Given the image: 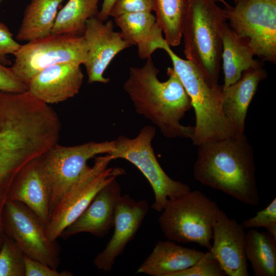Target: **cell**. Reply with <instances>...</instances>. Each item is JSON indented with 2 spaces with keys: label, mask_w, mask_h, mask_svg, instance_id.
Masks as SVG:
<instances>
[{
  "label": "cell",
  "mask_w": 276,
  "mask_h": 276,
  "mask_svg": "<svg viewBox=\"0 0 276 276\" xmlns=\"http://www.w3.org/2000/svg\"><path fill=\"white\" fill-rule=\"evenodd\" d=\"M266 77V71L261 63L244 71L235 83L222 87L223 112L237 132L244 133L248 107L259 83Z\"/></svg>",
  "instance_id": "18"
},
{
  "label": "cell",
  "mask_w": 276,
  "mask_h": 276,
  "mask_svg": "<svg viewBox=\"0 0 276 276\" xmlns=\"http://www.w3.org/2000/svg\"><path fill=\"white\" fill-rule=\"evenodd\" d=\"M24 256L13 239H5L0 248V276H25Z\"/></svg>",
  "instance_id": "27"
},
{
  "label": "cell",
  "mask_w": 276,
  "mask_h": 276,
  "mask_svg": "<svg viewBox=\"0 0 276 276\" xmlns=\"http://www.w3.org/2000/svg\"><path fill=\"white\" fill-rule=\"evenodd\" d=\"M160 49L170 58L172 67L191 99L196 120L191 138L193 144L198 146L236 133L223 112L222 86L214 82L191 61L179 57L166 40Z\"/></svg>",
  "instance_id": "3"
},
{
  "label": "cell",
  "mask_w": 276,
  "mask_h": 276,
  "mask_svg": "<svg viewBox=\"0 0 276 276\" xmlns=\"http://www.w3.org/2000/svg\"><path fill=\"white\" fill-rule=\"evenodd\" d=\"M112 160L109 154L96 156L93 166H89L62 196L46 226L48 237L52 241H56L103 187L125 173L122 168L108 167Z\"/></svg>",
  "instance_id": "9"
},
{
  "label": "cell",
  "mask_w": 276,
  "mask_h": 276,
  "mask_svg": "<svg viewBox=\"0 0 276 276\" xmlns=\"http://www.w3.org/2000/svg\"><path fill=\"white\" fill-rule=\"evenodd\" d=\"M0 91L9 93H23L27 86L16 75L11 67L0 62Z\"/></svg>",
  "instance_id": "31"
},
{
  "label": "cell",
  "mask_w": 276,
  "mask_h": 276,
  "mask_svg": "<svg viewBox=\"0 0 276 276\" xmlns=\"http://www.w3.org/2000/svg\"><path fill=\"white\" fill-rule=\"evenodd\" d=\"M63 1L31 0L24 11L16 39L30 41L51 34L58 7Z\"/></svg>",
  "instance_id": "23"
},
{
  "label": "cell",
  "mask_w": 276,
  "mask_h": 276,
  "mask_svg": "<svg viewBox=\"0 0 276 276\" xmlns=\"http://www.w3.org/2000/svg\"><path fill=\"white\" fill-rule=\"evenodd\" d=\"M1 1V0H0V2Z\"/></svg>",
  "instance_id": "36"
},
{
  "label": "cell",
  "mask_w": 276,
  "mask_h": 276,
  "mask_svg": "<svg viewBox=\"0 0 276 276\" xmlns=\"http://www.w3.org/2000/svg\"><path fill=\"white\" fill-rule=\"evenodd\" d=\"M121 195V186L114 179L97 193L80 216L62 231L60 237L67 239L82 233L99 238L106 235L113 227L116 209Z\"/></svg>",
  "instance_id": "16"
},
{
  "label": "cell",
  "mask_w": 276,
  "mask_h": 276,
  "mask_svg": "<svg viewBox=\"0 0 276 276\" xmlns=\"http://www.w3.org/2000/svg\"><path fill=\"white\" fill-rule=\"evenodd\" d=\"M156 22L170 47L178 45L182 38V27L187 0H154Z\"/></svg>",
  "instance_id": "26"
},
{
  "label": "cell",
  "mask_w": 276,
  "mask_h": 276,
  "mask_svg": "<svg viewBox=\"0 0 276 276\" xmlns=\"http://www.w3.org/2000/svg\"><path fill=\"white\" fill-rule=\"evenodd\" d=\"M218 261L209 251L192 266L172 276H226Z\"/></svg>",
  "instance_id": "28"
},
{
  "label": "cell",
  "mask_w": 276,
  "mask_h": 276,
  "mask_svg": "<svg viewBox=\"0 0 276 276\" xmlns=\"http://www.w3.org/2000/svg\"><path fill=\"white\" fill-rule=\"evenodd\" d=\"M159 70L151 57L142 66H130L123 88L135 112L157 126L166 138L191 139L194 126L180 123L192 108L191 99L173 67L167 69L168 79L160 81Z\"/></svg>",
  "instance_id": "1"
},
{
  "label": "cell",
  "mask_w": 276,
  "mask_h": 276,
  "mask_svg": "<svg viewBox=\"0 0 276 276\" xmlns=\"http://www.w3.org/2000/svg\"><path fill=\"white\" fill-rule=\"evenodd\" d=\"M242 225L245 228L265 227L267 232L276 239V198L252 217L245 220Z\"/></svg>",
  "instance_id": "29"
},
{
  "label": "cell",
  "mask_w": 276,
  "mask_h": 276,
  "mask_svg": "<svg viewBox=\"0 0 276 276\" xmlns=\"http://www.w3.org/2000/svg\"><path fill=\"white\" fill-rule=\"evenodd\" d=\"M25 276H71L68 271L58 272L48 265L24 256Z\"/></svg>",
  "instance_id": "33"
},
{
  "label": "cell",
  "mask_w": 276,
  "mask_h": 276,
  "mask_svg": "<svg viewBox=\"0 0 276 276\" xmlns=\"http://www.w3.org/2000/svg\"><path fill=\"white\" fill-rule=\"evenodd\" d=\"M245 228L219 209L213 228L209 250L228 276H249L245 255Z\"/></svg>",
  "instance_id": "14"
},
{
  "label": "cell",
  "mask_w": 276,
  "mask_h": 276,
  "mask_svg": "<svg viewBox=\"0 0 276 276\" xmlns=\"http://www.w3.org/2000/svg\"><path fill=\"white\" fill-rule=\"evenodd\" d=\"M215 2H219L222 3L224 6L226 5L227 3L225 1V0H214Z\"/></svg>",
  "instance_id": "35"
},
{
  "label": "cell",
  "mask_w": 276,
  "mask_h": 276,
  "mask_svg": "<svg viewBox=\"0 0 276 276\" xmlns=\"http://www.w3.org/2000/svg\"><path fill=\"white\" fill-rule=\"evenodd\" d=\"M205 252L183 247L170 240L157 242L151 254L136 270V274L172 276L197 262Z\"/></svg>",
  "instance_id": "20"
},
{
  "label": "cell",
  "mask_w": 276,
  "mask_h": 276,
  "mask_svg": "<svg viewBox=\"0 0 276 276\" xmlns=\"http://www.w3.org/2000/svg\"><path fill=\"white\" fill-rule=\"evenodd\" d=\"M245 255L255 276L276 275V239L268 232L248 229Z\"/></svg>",
  "instance_id": "24"
},
{
  "label": "cell",
  "mask_w": 276,
  "mask_h": 276,
  "mask_svg": "<svg viewBox=\"0 0 276 276\" xmlns=\"http://www.w3.org/2000/svg\"><path fill=\"white\" fill-rule=\"evenodd\" d=\"M226 23L224 9L214 0H187L181 33L185 55L216 83Z\"/></svg>",
  "instance_id": "4"
},
{
  "label": "cell",
  "mask_w": 276,
  "mask_h": 276,
  "mask_svg": "<svg viewBox=\"0 0 276 276\" xmlns=\"http://www.w3.org/2000/svg\"><path fill=\"white\" fill-rule=\"evenodd\" d=\"M14 55L11 68L27 86L33 77L50 66L63 63L84 64L87 46L83 36L51 33L21 45Z\"/></svg>",
  "instance_id": "10"
},
{
  "label": "cell",
  "mask_w": 276,
  "mask_h": 276,
  "mask_svg": "<svg viewBox=\"0 0 276 276\" xmlns=\"http://www.w3.org/2000/svg\"><path fill=\"white\" fill-rule=\"evenodd\" d=\"M198 147L193 167L196 180L245 204H259L254 150L245 133L236 132Z\"/></svg>",
  "instance_id": "2"
},
{
  "label": "cell",
  "mask_w": 276,
  "mask_h": 276,
  "mask_svg": "<svg viewBox=\"0 0 276 276\" xmlns=\"http://www.w3.org/2000/svg\"><path fill=\"white\" fill-rule=\"evenodd\" d=\"M81 65L63 63L41 70L27 84V91L47 104L66 101L77 95L84 75Z\"/></svg>",
  "instance_id": "15"
},
{
  "label": "cell",
  "mask_w": 276,
  "mask_h": 276,
  "mask_svg": "<svg viewBox=\"0 0 276 276\" xmlns=\"http://www.w3.org/2000/svg\"><path fill=\"white\" fill-rule=\"evenodd\" d=\"M21 44L13 37V34L8 27L0 21V62L8 65L10 61L7 56L14 55L19 50Z\"/></svg>",
  "instance_id": "32"
},
{
  "label": "cell",
  "mask_w": 276,
  "mask_h": 276,
  "mask_svg": "<svg viewBox=\"0 0 276 276\" xmlns=\"http://www.w3.org/2000/svg\"><path fill=\"white\" fill-rule=\"evenodd\" d=\"M39 157L30 162L18 174L11 187L9 200L25 204L46 226L51 217V192Z\"/></svg>",
  "instance_id": "17"
},
{
  "label": "cell",
  "mask_w": 276,
  "mask_h": 276,
  "mask_svg": "<svg viewBox=\"0 0 276 276\" xmlns=\"http://www.w3.org/2000/svg\"><path fill=\"white\" fill-rule=\"evenodd\" d=\"M155 134V128L148 125L134 138L120 135L114 140V149L109 154L112 160L121 158L129 162L141 172L154 192L152 208L161 212L169 200L177 198L191 190L187 185L170 178L160 166L152 146Z\"/></svg>",
  "instance_id": "6"
},
{
  "label": "cell",
  "mask_w": 276,
  "mask_h": 276,
  "mask_svg": "<svg viewBox=\"0 0 276 276\" xmlns=\"http://www.w3.org/2000/svg\"><path fill=\"white\" fill-rule=\"evenodd\" d=\"M148 211L146 200L136 201L128 195H121L116 209L113 234L104 249L94 260L98 270L111 271L116 258L134 238Z\"/></svg>",
  "instance_id": "13"
},
{
  "label": "cell",
  "mask_w": 276,
  "mask_h": 276,
  "mask_svg": "<svg viewBox=\"0 0 276 276\" xmlns=\"http://www.w3.org/2000/svg\"><path fill=\"white\" fill-rule=\"evenodd\" d=\"M83 37L87 46L85 66L89 84H107L110 79L104 77L106 68L120 52L131 47L114 29L111 20L103 21L97 16L86 22Z\"/></svg>",
  "instance_id": "12"
},
{
  "label": "cell",
  "mask_w": 276,
  "mask_h": 276,
  "mask_svg": "<svg viewBox=\"0 0 276 276\" xmlns=\"http://www.w3.org/2000/svg\"><path fill=\"white\" fill-rule=\"evenodd\" d=\"M220 208L199 190L189 191L169 200L158 218L168 240L177 243H195L209 251L213 228Z\"/></svg>",
  "instance_id": "5"
},
{
  "label": "cell",
  "mask_w": 276,
  "mask_h": 276,
  "mask_svg": "<svg viewBox=\"0 0 276 276\" xmlns=\"http://www.w3.org/2000/svg\"><path fill=\"white\" fill-rule=\"evenodd\" d=\"M155 11L154 0H116L109 16L115 18L132 13L152 12Z\"/></svg>",
  "instance_id": "30"
},
{
  "label": "cell",
  "mask_w": 276,
  "mask_h": 276,
  "mask_svg": "<svg viewBox=\"0 0 276 276\" xmlns=\"http://www.w3.org/2000/svg\"><path fill=\"white\" fill-rule=\"evenodd\" d=\"M254 56L247 41L237 35L226 23L222 36L223 88L237 82L244 71L261 63L254 59Z\"/></svg>",
  "instance_id": "22"
},
{
  "label": "cell",
  "mask_w": 276,
  "mask_h": 276,
  "mask_svg": "<svg viewBox=\"0 0 276 276\" xmlns=\"http://www.w3.org/2000/svg\"><path fill=\"white\" fill-rule=\"evenodd\" d=\"M32 158L12 127L0 121V229L2 215L12 185Z\"/></svg>",
  "instance_id": "19"
},
{
  "label": "cell",
  "mask_w": 276,
  "mask_h": 276,
  "mask_svg": "<svg viewBox=\"0 0 276 276\" xmlns=\"http://www.w3.org/2000/svg\"><path fill=\"white\" fill-rule=\"evenodd\" d=\"M100 1L68 0L57 13L52 33L83 36L87 21L99 13Z\"/></svg>",
  "instance_id": "25"
},
{
  "label": "cell",
  "mask_w": 276,
  "mask_h": 276,
  "mask_svg": "<svg viewBox=\"0 0 276 276\" xmlns=\"http://www.w3.org/2000/svg\"><path fill=\"white\" fill-rule=\"evenodd\" d=\"M2 227L29 258L57 270L59 249L48 237L46 226L24 203L8 200L2 215Z\"/></svg>",
  "instance_id": "11"
},
{
  "label": "cell",
  "mask_w": 276,
  "mask_h": 276,
  "mask_svg": "<svg viewBox=\"0 0 276 276\" xmlns=\"http://www.w3.org/2000/svg\"><path fill=\"white\" fill-rule=\"evenodd\" d=\"M223 9L231 29L245 39L255 55L276 62V0H234Z\"/></svg>",
  "instance_id": "7"
},
{
  "label": "cell",
  "mask_w": 276,
  "mask_h": 276,
  "mask_svg": "<svg viewBox=\"0 0 276 276\" xmlns=\"http://www.w3.org/2000/svg\"><path fill=\"white\" fill-rule=\"evenodd\" d=\"M114 148V140L72 146L57 143L39 157L50 189L51 215L62 196L88 168V160L99 154H109Z\"/></svg>",
  "instance_id": "8"
},
{
  "label": "cell",
  "mask_w": 276,
  "mask_h": 276,
  "mask_svg": "<svg viewBox=\"0 0 276 276\" xmlns=\"http://www.w3.org/2000/svg\"><path fill=\"white\" fill-rule=\"evenodd\" d=\"M123 39L136 45L139 57L147 59L165 40L163 31L151 12L125 14L114 18Z\"/></svg>",
  "instance_id": "21"
},
{
  "label": "cell",
  "mask_w": 276,
  "mask_h": 276,
  "mask_svg": "<svg viewBox=\"0 0 276 276\" xmlns=\"http://www.w3.org/2000/svg\"><path fill=\"white\" fill-rule=\"evenodd\" d=\"M116 0H103L102 7L97 16L101 20L105 21L108 20L111 8Z\"/></svg>",
  "instance_id": "34"
}]
</instances>
